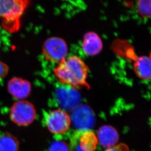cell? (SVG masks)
<instances>
[{
  "label": "cell",
  "instance_id": "cell-1",
  "mask_svg": "<svg viewBox=\"0 0 151 151\" xmlns=\"http://www.w3.org/2000/svg\"><path fill=\"white\" fill-rule=\"evenodd\" d=\"M60 83L72 88H89L87 82L88 67L80 57L71 55L58 63L54 71Z\"/></svg>",
  "mask_w": 151,
  "mask_h": 151
},
{
  "label": "cell",
  "instance_id": "cell-2",
  "mask_svg": "<svg viewBox=\"0 0 151 151\" xmlns=\"http://www.w3.org/2000/svg\"><path fill=\"white\" fill-rule=\"evenodd\" d=\"M29 2V0H0V18L5 29L12 32L19 29L21 17Z\"/></svg>",
  "mask_w": 151,
  "mask_h": 151
},
{
  "label": "cell",
  "instance_id": "cell-3",
  "mask_svg": "<svg viewBox=\"0 0 151 151\" xmlns=\"http://www.w3.org/2000/svg\"><path fill=\"white\" fill-rule=\"evenodd\" d=\"M36 116L35 107L28 101H17L10 108V117L12 121L20 126L30 125L35 120Z\"/></svg>",
  "mask_w": 151,
  "mask_h": 151
},
{
  "label": "cell",
  "instance_id": "cell-4",
  "mask_svg": "<svg viewBox=\"0 0 151 151\" xmlns=\"http://www.w3.org/2000/svg\"><path fill=\"white\" fill-rule=\"evenodd\" d=\"M68 52L67 43L58 37H50L44 42L42 54L46 60L54 63H60L66 58Z\"/></svg>",
  "mask_w": 151,
  "mask_h": 151
},
{
  "label": "cell",
  "instance_id": "cell-5",
  "mask_svg": "<svg viewBox=\"0 0 151 151\" xmlns=\"http://www.w3.org/2000/svg\"><path fill=\"white\" fill-rule=\"evenodd\" d=\"M71 117L63 109H57L47 114L45 124L50 132L56 135L65 134L71 124Z\"/></svg>",
  "mask_w": 151,
  "mask_h": 151
},
{
  "label": "cell",
  "instance_id": "cell-6",
  "mask_svg": "<svg viewBox=\"0 0 151 151\" xmlns=\"http://www.w3.org/2000/svg\"><path fill=\"white\" fill-rule=\"evenodd\" d=\"M71 119L75 127L80 129V131L89 130L94 123V116L92 111L84 105L75 109Z\"/></svg>",
  "mask_w": 151,
  "mask_h": 151
},
{
  "label": "cell",
  "instance_id": "cell-7",
  "mask_svg": "<svg viewBox=\"0 0 151 151\" xmlns=\"http://www.w3.org/2000/svg\"><path fill=\"white\" fill-rule=\"evenodd\" d=\"M7 88L9 94L19 100L27 98L32 91L31 83L27 80L19 77L11 78L8 82Z\"/></svg>",
  "mask_w": 151,
  "mask_h": 151
},
{
  "label": "cell",
  "instance_id": "cell-8",
  "mask_svg": "<svg viewBox=\"0 0 151 151\" xmlns=\"http://www.w3.org/2000/svg\"><path fill=\"white\" fill-rule=\"evenodd\" d=\"M103 47L102 39L96 32H89L84 35L82 49L86 55L89 56L97 55L102 51Z\"/></svg>",
  "mask_w": 151,
  "mask_h": 151
},
{
  "label": "cell",
  "instance_id": "cell-9",
  "mask_svg": "<svg viewBox=\"0 0 151 151\" xmlns=\"http://www.w3.org/2000/svg\"><path fill=\"white\" fill-rule=\"evenodd\" d=\"M97 137L98 142L106 149L115 145L119 140L117 131L113 127L109 125L101 127L98 130Z\"/></svg>",
  "mask_w": 151,
  "mask_h": 151
},
{
  "label": "cell",
  "instance_id": "cell-10",
  "mask_svg": "<svg viewBox=\"0 0 151 151\" xmlns=\"http://www.w3.org/2000/svg\"><path fill=\"white\" fill-rule=\"evenodd\" d=\"M78 148L81 151H95L98 144L97 135L90 130L81 131L77 137Z\"/></svg>",
  "mask_w": 151,
  "mask_h": 151
},
{
  "label": "cell",
  "instance_id": "cell-11",
  "mask_svg": "<svg viewBox=\"0 0 151 151\" xmlns=\"http://www.w3.org/2000/svg\"><path fill=\"white\" fill-rule=\"evenodd\" d=\"M134 71L139 78L143 80L151 79V58L141 56L135 59L134 63Z\"/></svg>",
  "mask_w": 151,
  "mask_h": 151
},
{
  "label": "cell",
  "instance_id": "cell-12",
  "mask_svg": "<svg viewBox=\"0 0 151 151\" xmlns=\"http://www.w3.org/2000/svg\"><path fill=\"white\" fill-rule=\"evenodd\" d=\"M19 142L16 137L8 132L0 135V151H18Z\"/></svg>",
  "mask_w": 151,
  "mask_h": 151
},
{
  "label": "cell",
  "instance_id": "cell-13",
  "mask_svg": "<svg viewBox=\"0 0 151 151\" xmlns=\"http://www.w3.org/2000/svg\"><path fill=\"white\" fill-rule=\"evenodd\" d=\"M137 9L138 13L143 17H151V0H138Z\"/></svg>",
  "mask_w": 151,
  "mask_h": 151
},
{
  "label": "cell",
  "instance_id": "cell-14",
  "mask_svg": "<svg viewBox=\"0 0 151 151\" xmlns=\"http://www.w3.org/2000/svg\"><path fill=\"white\" fill-rule=\"evenodd\" d=\"M48 151H70L66 142L61 140L55 141L50 146Z\"/></svg>",
  "mask_w": 151,
  "mask_h": 151
},
{
  "label": "cell",
  "instance_id": "cell-15",
  "mask_svg": "<svg viewBox=\"0 0 151 151\" xmlns=\"http://www.w3.org/2000/svg\"><path fill=\"white\" fill-rule=\"evenodd\" d=\"M104 151H129V150L126 144L121 143L116 144L113 147L106 148Z\"/></svg>",
  "mask_w": 151,
  "mask_h": 151
},
{
  "label": "cell",
  "instance_id": "cell-16",
  "mask_svg": "<svg viewBox=\"0 0 151 151\" xmlns=\"http://www.w3.org/2000/svg\"><path fill=\"white\" fill-rule=\"evenodd\" d=\"M9 71V66L5 63L0 60V81L6 77Z\"/></svg>",
  "mask_w": 151,
  "mask_h": 151
},
{
  "label": "cell",
  "instance_id": "cell-17",
  "mask_svg": "<svg viewBox=\"0 0 151 151\" xmlns=\"http://www.w3.org/2000/svg\"><path fill=\"white\" fill-rule=\"evenodd\" d=\"M150 58H151V54H150Z\"/></svg>",
  "mask_w": 151,
  "mask_h": 151
}]
</instances>
